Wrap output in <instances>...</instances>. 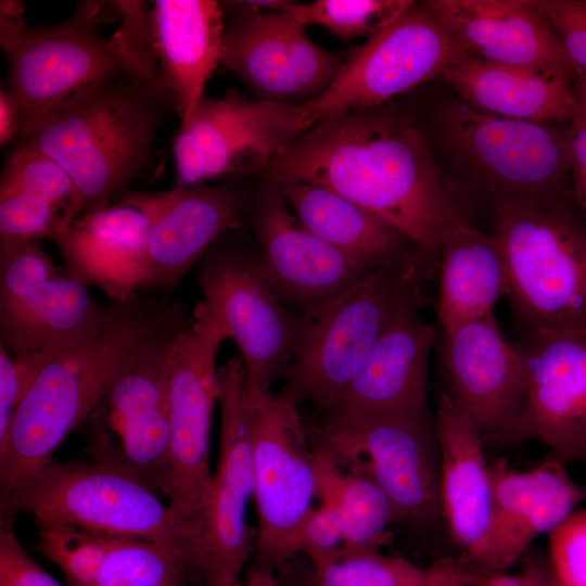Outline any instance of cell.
Wrapping results in <instances>:
<instances>
[{"label":"cell","instance_id":"cell-42","mask_svg":"<svg viewBox=\"0 0 586 586\" xmlns=\"http://www.w3.org/2000/svg\"><path fill=\"white\" fill-rule=\"evenodd\" d=\"M0 586H63L21 546L13 517L1 518Z\"/></svg>","mask_w":586,"mask_h":586},{"label":"cell","instance_id":"cell-4","mask_svg":"<svg viewBox=\"0 0 586 586\" xmlns=\"http://www.w3.org/2000/svg\"><path fill=\"white\" fill-rule=\"evenodd\" d=\"M435 269L415 250L298 314L294 359L280 393L329 409L402 310L424 303L422 286Z\"/></svg>","mask_w":586,"mask_h":586},{"label":"cell","instance_id":"cell-48","mask_svg":"<svg viewBox=\"0 0 586 586\" xmlns=\"http://www.w3.org/2000/svg\"><path fill=\"white\" fill-rule=\"evenodd\" d=\"M23 127V115L18 103L7 86L0 88V145L18 139Z\"/></svg>","mask_w":586,"mask_h":586},{"label":"cell","instance_id":"cell-49","mask_svg":"<svg viewBox=\"0 0 586 586\" xmlns=\"http://www.w3.org/2000/svg\"><path fill=\"white\" fill-rule=\"evenodd\" d=\"M231 586H289V585H284L280 583L273 576L271 571L252 569L244 583H241L239 581Z\"/></svg>","mask_w":586,"mask_h":586},{"label":"cell","instance_id":"cell-6","mask_svg":"<svg viewBox=\"0 0 586 586\" xmlns=\"http://www.w3.org/2000/svg\"><path fill=\"white\" fill-rule=\"evenodd\" d=\"M512 318L523 335L586 326V214L573 196L495 209Z\"/></svg>","mask_w":586,"mask_h":586},{"label":"cell","instance_id":"cell-25","mask_svg":"<svg viewBox=\"0 0 586 586\" xmlns=\"http://www.w3.org/2000/svg\"><path fill=\"white\" fill-rule=\"evenodd\" d=\"M440 447L443 520L463 550L468 572L481 557L491 518L492 492L483 438L470 415L444 390L434 415Z\"/></svg>","mask_w":586,"mask_h":586},{"label":"cell","instance_id":"cell-16","mask_svg":"<svg viewBox=\"0 0 586 586\" xmlns=\"http://www.w3.org/2000/svg\"><path fill=\"white\" fill-rule=\"evenodd\" d=\"M225 28L220 63L262 101L305 105L334 81L347 53L315 43L288 11L256 10L239 1Z\"/></svg>","mask_w":586,"mask_h":586},{"label":"cell","instance_id":"cell-20","mask_svg":"<svg viewBox=\"0 0 586 586\" xmlns=\"http://www.w3.org/2000/svg\"><path fill=\"white\" fill-rule=\"evenodd\" d=\"M445 388L476 424L484 444L515 421L524 398L526 361L520 345L502 334L494 315L443 332Z\"/></svg>","mask_w":586,"mask_h":586},{"label":"cell","instance_id":"cell-13","mask_svg":"<svg viewBox=\"0 0 586 586\" xmlns=\"http://www.w3.org/2000/svg\"><path fill=\"white\" fill-rule=\"evenodd\" d=\"M466 53L425 3L412 4L390 26L347 53L330 87L303 105L305 125L382 105L438 77Z\"/></svg>","mask_w":586,"mask_h":586},{"label":"cell","instance_id":"cell-1","mask_svg":"<svg viewBox=\"0 0 586 586\" xmlns=\"http://www.w3.org/2000/svg\"><path fill=\"white\" fill-rule=\"evenodd\" d=\"M380 106L317 122L265 176L316 184L348 199L398 229L438 268L445 233L468 221L463 202L437 169L420 131Z\"/></svg>","mask_w":586,"mask_h":586},{"label":"cell","instance_id":"cell-39","mask_svg":"<svg viewBox=\"0 0 586 586\" xmlns=\"http://www.w3.org/2000/svg\"><path fill=\"white\" fill-rule=\"evenodd\" d=\"M109 3L120 20L118 30L139 74L149 77L158 75L152 9L140 0H115Z\"/></svg>","mask_w":586,"mask_h":586},{"label":"cell","instance_id":"cell-45","mask_svg":"<svg viewBox=\"0 0 586 586\" xmlns=\"http://www.w3.org/2000/svg\"><path fill=\"white\" fill-rule=\"evenodd\" d=\"M480 582L464 570L461 562L450 557L434 560L425 570L424 586H469Z\"/></svg>","mask_w":586,"mask_h":586},{"label":"cell","instance_id":"cell-30","mask_svg":"<svg viewBox=\"0 0 586 586\" xmlns=\"http://www.w3.org/2000/svg\"><path fill=\"white\" fill-rule=\"evenodd\" d=\"M271 182L305 229L373 270L417 250L394 226L329 189L298 180Z\"/></svg>","mask_w":586,"mask_h":586},{"label":"cell","instance_id":"cell-41","mask_svg":"<svg viewBox=\"0 0 586 586\" xmlns=\"http://www.w3.org/2000/svg\"><path fill=\"white\" fill-rule=\"evenodd\" d=\"M575 73L586 81V0H537Z\"/></svg>","mask_w":586,"mask_h":586},{"label":"cell","instance_id":"cell-34","mask_svg":"<svg viewBox=\"0 0 586 586\" xmlns=\"http://www.w3.org/2000/svg\"><path fill=\"white\" fill-rule=\"evenodd\" d=\"M412 4L409 0H316L305 4L294 2L286 11L306 27L323 26L347 41L374 36Z\"/></svg>","mask_w":586,"mask_h":586},{"label":"cell","instance_id":"cell-26","mask_svg":"<svg viewBox=\"0 0 586 586\" xmlns=\"http://www.w3.org/2000/svg\"><path fill=\"white\" fill-rule=\"evenodd\" d=\"M424 303L407 306L326 412H392L430 408L429 356L436 328L421 316Z\"/></svg>","mask_w":586,"mask_h":586},{"label":"cell","instance_id":"cell-43","mask_svg":"<svg viewBox=\"0 0 586 586\" xmlns=\"http://www.w3.org/2000/svg\"><path fill=\"white\" fill-rule=\"evenodd\" d=\"M576 109L569 123L571 143V190L586 214V81L574 80Z\"/></svg>","mask_w":586,"mask_h":586},{"label":"cell","instance_id":"cell-36","mask_svg":"<svg viewBox=\"0 0 586 586\" xmlns=\"http://www.w3.org/2000/svg\"><path fill=\"white\" fill-rule=\"evenodd\" d=\"M315 586H424L425 570L381 551L342 556L314 570Z\"/></svg>","mask_w":586,"mask_h":586},{"label":"cell","instance_id":"cell-23","mask_svg":"<svg viewBox=\"0 0 586 586\" xmlns=\"http://www.w3.org/2000/svg\"><path fill=\"white\" fill-rule=\"evenodd\" d=\"M303 105L250 101L237 89L222 98L203 95L182 126L201 148L206 180L224 176H265L271 163L309 129Z\"/></svg>","mask_w":586,"mask_h":586},{"label":"cell","instance_id":"cell-10","mask_svg":"<svg viewBox=\"0 0 586 586\" xmlns=\"http://www.w3.org/2000/svg\"><path fill=\"white\" fill-rule=\"evenodd\" d=\"M219 456L207 502L196 518L199 570L207 586H231L255 551L256 530L246 522L254 492L252 424L257 393L239 354L218 367Z\"/></svg>","mask_w":586,"mask_h":586},{"label":"cell","instance_id":"cell-11","mask_svg":"<svg viewBox=\"0 0 586 586\" xmlns=\"http://www.w3.org/2000/svg\"><path fill=\"white\" fill-rule=\"evenodd\" d=\"M192 323L168 344L171 463L167 497L180 518L194 521L212 486L211 425L218 392L216 364L228 333L203 301Z\"/></svg>","mask_w":586,"mask_h":586},{"label":"cell","instance_id":"cell-7","mask_svg":"<svg viewBox=\"0 0 586 586\" xmlns=\"http://www.w3.org/2000/svg\"><path fill=\"white\" fill-rule=\"evenodd\" d=\"M447 150L481 186L494 209L542 206L573 196L569 127L494 115L464 102L443 107Z\"/></svg>","mask_w":586,"mask_h":586},{"label":"cell","instance_id":"cell-50","mask_svg":"<svg viewBox=\"0 0 586 586\" xmlns=\"http://www.w3.org/2000/svg\"><path fill=\"white\" fill-rule=\"evenodd\" d=\"M584 463H586V458H585V461H584Z\"/></svg>","mask_w":586,"mask_h":586},{"label":"cell","instance_id":"cell-44","mask_svg":"<svg viewBox=\"0 0 586 586\" xmlns=\"http://www.w3.org/2000/svg\"><path fill=\"white\" fill-rule=\"evenodd\" d=\"M170 143L176 167V187L204 183L206 180L204 157L193 133L188 128L179 126Z\"/></svg>","mask_w":586,"mask_h":586},{"label":"cell","instance_id":"cell-24","mask_svg":"<svg viewBox=\"0 0 586 586\" xmlns=\"http://www.w3.org/2000/svg\"><path fill=\"white\" fill-rule=\"evenodd\" d=\"M171 340L154 345L135 359L104 398L119 447L117 454L102 460L117 464L165 496L171 463L167 357Z\"/></svg>","mask_w":586,"mask_h":586},{"label":"cell","instance_id":"cell-33","mask_svg":"<svg viewBox=\"0 0 586 586\" xmlns=\"http://www.w3.org/2000/svg\"><path fill=\"white\" fill-rule=\"evenodd\" d=\"M189 570L190 559L177 548L114 537L94 586H188Z\"/></svg>","mask_w":586,"mask_h":586},{"label":"cell","instance_id":"cell-29","mask_svg":"<svg viewBox=\"0 0 586 586\" xmlns=\"http://www.w3.org/2000/svg\"><path fill=\"white\" fill-rule=\"evenodd\" d=\"M466 104L494 115L540 124L570 123L577 100L571 79L464 55L440 76Z\"/></svg>","mask_w":586,"mask_h":586},{"label":"cell","instance_id":"cell-8","mask_svg":"<svg viewBox=\"0 0 586 586\" xmlns=\"http://www.w3.org/2000/svg\"><path fill=\"white\" fill-rule=\"evenodd\" d=\"M315 434L340 462L367 473L380 485L396 521L431 526L443 520L440 447L430 408L326 412Z\"/></svg>","mask_w":586,"mask_h":586},{"label":"cell","instance_id":"cell-12","mask_svg":"<svg viewBox=\"0 0 586 586\" xmlns=\"http://www.w3.org/2000/svg\"><path fill=\"white\" fill-rule=\"evenodd\" d=\"M233 230V229H232ZM225 232L200 259L204 302L239 348L251 381L265 392L290 374L298 314L279 301L254 252Z\"/></svg>","mask_w":586,"mask_h":586},{"label":"cell","instance_id":"cell-46","mask_svg":"<svg viewBox=\"0 0 586 586\" xmlns=\"http://www.w3.org/2000/svg\"><path fill=\"white\" fill-rule=\"evenodd\" d=\"M480 586H557L550 566L530 568L518 574L507 572L494 573L485 576Z\"/></svg>","mask_w":586,"mask_h":586},{"label":"cell","instance_id":"cell-5","mask_svg":"<svg viewBox=\"0 0 586 586\" xmlns=\"http://www.w3.org/2000/svg\"><path fill=\"white\" fill-rule=\"evenodd\" d=\"M3 517L29 513L37 523H67L112 536L177 548L194 570L201 559L198 521L176 514L160 495L110 461L53 460L1 499Z\"/></svg>","mask_w":586,"mask_h":586},{"label":"cell","instance_id":"cell-21","mask_svg":"<svg viewBox=\"0 0 586 586\" xmlns=\"http://www.w3.org/2000/svg\"><path fill=\"white\" fill-rule=\"evenodd\" d=\"M492 506L484 547L469 572L481 581L507 572L538 536L550 533L586 499L565 463L548 454L534 469L519 472L504 458L488 466Z\"/></svg>","mask_w":586,"mask_h":586},{"label":"cell","instance_id":"cell-27","mask_svg":"<svg viewBox=\"0 0 586 586\" xmlns=\"http://www.w3.org/2000/svg\"><path fill=\"white\" fill-rule=\"evenodd\" d=\"M149 221L133 203L114 205L76 219L54 242L66 268L107 300H126L141 288L148 265Z\"/></svg>","mask_w":586,"mask_h":586},{"label":"cell","instance_id":"cell-28","mask_svg":"<svg viewBox=\"0 0 586 586\" xmlns=\"http://www.w3.org/2000/svg\"><path fill=\"white\" fill-rule=\"evenodd\" d=\"M152 11L160 74L184 126L220 63L226 28L222 4L215 0H156Z\"/></svg>","mask_w":586,"mask_h":586},{"label":"cell","instance_id":"cell-37","mask_svg":"<svg viewBox=\"0 0 586 586\" xmlns=\"http://www.w3.org/2000/svg\"><path fill=\"white\" fill-rule=\"evenodd\" d=\"M549 553L557 586H586V509L574 510L549 533Z\"/></svg>","mask_w":586,"mask_h":586},{"label":"cell","instance_id":"cell-38","mask_svg":"<svg viewBox=\"0 0 586 586\" xmlns=\"http://www.w3.org/2000/svg\"><path fill=\"white\" fill-rule=\"evenodd\" d=\"M320 502L319 507L311 508L306 514L291 544V553L306 555L314 570H320L337 561L344 543L336 509L330 502Z\"/></svg>","mask_w":586,"mask_h":586},{"label":"cell","instance_id":"cell-18","mask_svg":"<svg viewBox=\"0 0 586 586\" xmlns=\"http://www.w3.org/2000/svg\"><path fill=\"white\" fill-rule=\"evenodd\" d=\"M149 221L148 265L140 289L168 296L186 272L225 232L251 214L253 198L235 182L175 187L161 192L128 191Z\"/></svg>","mask_w":586,"mask_h":586},{"label":"cell","instance_id":"cell-9","mask_svg":"<svg viewBox=\"0 0 586 586\" xmlns=\"http://www.w3.org/2000/svg\"><path fill=\"white\" fill-rule=\"evenodd\" d=\"M106 2L82 1L62 22L27 28L3 51L5 85L20 105L22 131L75 92L126 73H138L117 29L104 37ZM140 75V74H139Z\"/></svg>","mask_w":586,"mask_h":586},{"label":"cell","instance_id":"cell-32","mask_svg":"<svg viewBox=\"0 0 586 586\" xmlns=\"http://www.w3.org/2000/svg\"><path fill=\"white\" fill-rule=\"evenodd\" d=\"M316 494L336 509L344 534L341 557L381 551L392 539L388 526L396 522L393 505L367 473L344 471L336 456L323 444L313 449Z\"/></svg>","mask_w":586,"mask_h":586},{"label":"cell","instance_id":"cell-15","mask_svg":"<svg viewBox=\"0 0 586 586\" xmlns=\"http://www.w3.org/2000/svg\"><path fill=\"white\" fill-rule=\"evenodd\" d=\"M87 289L38 240L0 245L1 344L18 357L79 337L104 307Z\"/></svg>","mask_w":586,"mask_h":586},{"label":"cell","instance_id":"cell-47","mask_svg":"<svg viewBox=\"0 0 586 586\" xmlns=\"http://www.w3.org/2000/svg\"><path fill=\"white\" fill-rule=\"evenodd\" d=\"M25 4L18 0L0 1V43L4 50L27 28Z\"/></svg>","mask_w":586,"mask_h":586},{"label":"cell","instance_id":"cell-22","mask_svg":"<svg viewBox=\"0 0 586 586\" xmlns=\"http://www.w3.org/2000/svg\"><path fill=\"white\" fill-rule=\"evenodd\" d=\"M424 3L467 55L575 80L573 66L538 1Z\"/></svg>","mask_w":586,"mask_h":586},{"label":"cell","instance_id":"cell-17","mask_svg":"<svg viewBox=\"0 0 586 586\" xmlns=\"http://www.w3.org/2000/svg\"><path fill=\"white\" fill-rule=\"evenodd\" d=\"M520 346L526 361L523 404L513 424L493 444L538 441L565 464L584 463L586 326L527 335Z\"/></svg>","mask_w":586,"mask_h":586},{"label":"cell","instance_id":"cell-3","mask_svg":"<svg viewBox=\"0 0 586 586\" xmlns=\"http://www.w3.org/2000/svg\"><path fill=\"white\" fill-rule=\"evenodd\" d=\"M178 116L161 74L126 73L90 85L27 126L25 141L58 162L82 199V216L119 202L136 180L156 178L161 128Z\"/></svg>","mask_w":586,"mask_h":586},{"label":"cell","instance_id":"cell-40","mask_svg":"<svg viewBox=\"0 0 586 586\" xmlns=\"http://www.w3.org/2000/svg\"><path fill=\"white\" fill-rule=\"evenodd\" d=\"M44 357L46 352L14 357L0 345V446L5 443L17 409Z\"/></svg>","mask_w":586,"mask_h":586},{"label":"cell","instance_id":"cell-19","mask_svg":"<svg viewBox=\"0 0 586 586\" xmlns=\"http://www.w3.org/2000/svg\"><path fill=\"white\" fill-rule=\"evenodd\" d=\"M259 267L279 301L311 311L374 271L305 229L267 181L253 198Z\"/></svg>","mask_w":586,"mask_h":586},{"label":"cell","instance_id":"cell-14","mask_svg":"<svg viewBox=\"0 0 586 586\" xmlns=\"http://www.w3.org/2000/svg\"><path fill=\"white\" fill-rule=\"evenodd\" d=\"M307 433L297 403L258 391L252 424L255 570L272 572L292 556L293 537L317 497Z\"/></svg>","mask_w":586,"mask_h":586},{"label":"cell","instance_id":"cell-35","mask_svg":"<svg viewBox=\"0 0 586 586\" xmlns=\"http://www.w3.org/2000/svg\"><path fill=\"white\" fill-rule=\"evenodd\" d=\"M38 549L56 564L68 586H94L114 537L58 522L37 523Z\"/></svg>","mask_w":586,"mask_h":586},{"label":"cell","instance_id":"cell-2","mask_svg":"<svg viewBox=\"0 0 586 586\" xmlns=\"http://www.w3.org/2000/svg\"><path fill=\"white\" fill-rule=\"evenodd\" d=\"M192 321L193 313L182 302L137 292L126 300H107L88 331L47 351L0 446L1 499L52 461L135 359L174 339Z\"/></svg>","mask_w":586,"mask_h":586},{"label":"cell","instance_id":"cell-31","mask_svg":"<svg viewBox=\"0 0 586 586\" xmlns=\"http://www.w3.org/2000/svg\"><path fill=\"white\" fill-rule=\"evenodd\" d=\"M437 320L443 332L494 315L506 294L507 275L499 243L469 221L451 226L438 255Z\"/></svg>","mask_w":586,"mask_h":586}]
</instances>
